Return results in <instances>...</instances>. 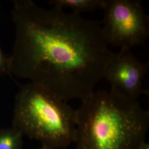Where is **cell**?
<instances>
[{"mask_svg": "<svg viewBox=\"0 0 149 149\" xmlns=\"http://www.w3.org/2000/svg\"><path fill=\"white\" fill-rule=\"evenodd\" d=\"M76 116V149H138L149 129V111L111 90L94 91Z\"/></svg>", "mask_w": 149, "mask_h": 149, "instance_id": "7a4b0ae2", "label": "cell"}, {"mask_svg": "<svg viewBox=\"0 0 149 149\" xmlns=\"http://www.w3.org/2000/svg\"><path fill=\"white\" fill-rule=\"evenodd\" d=\"M149 63L137 59L129 49L112 53L107 62L103 78L111 85V91L125 98L137 100L145 92L143 81L148 74Z\"/></svg>", "mask_w": 149, "mask_h": 149, "instance_id": "5b68a950", "label": "cell"}, {"mask_svg": "<svg viewBox=\"0 0 149 149\" xmlns=\"http://www.w3.org/2000/svg\"><path fill=\"white\" fill-rule=\"evenodd\" d=\"M138 149H149V143H146L144 141V143L140 145Z\"/></svg>", "mask_w": 149, "mask_h": 149, "instance_id": "9c48e42d", "label": "cell"}, {"mask_svg": "<svg viewBox=\"0 0 149 149\" xmlns=\"http://www.w3.org/2000/svg\"><path fill=\"white\" fill-rule=\"evenodd\" d=\"M49 3L63 10L64 8H71L73 13L80 15L82 13L102 9L104 0H52Z\"/></svg>", "mask_w": 149, "mask_h": 149, "instance_id": "8992f818", "label": "cell"}, {"mask_svg": "<svg viewBox=\"0 0 149 149\" xmlns=\"http://www.w3.org/2000/svg\"><path fill=\"white\" fill-rule=\"evenodd\" d=\"M102 29L108 45L129 49L143 44L149 36V17L140 1L104 0Z\"/></svg>", "mask_w": 149, "mask_h": 149, "instance_id": "277c9868", "label": "cell"}, {"mask_svg": "<svg viewBox=\"0 0 149 149\" xmlns=\"http://www.w3.org/2000/svg\"><path fill=\"white\" fill-rule=\"evenodd\" d=\"M10 74V56H6L0 47V76Z\"/></svg>", "mask_w": 149, "mask_h": 149, "instance_id": "ba28073f", "label": "cell"}, {"mask_svg": "<svg viewBox=\"0 0 149 149\" xmlns=\"http://www.w3.org/2000/svg\"><path fill=\"white\" fill-rule=\"evenodd\" d=\"M13 127L50 149H65L74 142L76 110L53 93L31 82L15 97Z\"/></svg>", "mask_w": 149, "mask_h": 149, "instance_id": "3957f363", "label": "cell"}, {"mask_svg": "<svg viewBox=\"0 0 149 149\" xmlns=\"http://www.w3.org/2000/svg\"><path fill=\"white\" fill-rule=\"evenodd\" d=\"M11 14L15 38L10 74L66 102L88 98L112 53L101 22L31 0L13 1Z\"/></svg>", "mask_w": 149, "mask_h": 149, "instance_id": "6da1fadb", "label": "cell"}, {"mask_svg": "<svg viewBox=\"0 0 149 149\" xmlns=\"http://www.w3.org/2000/svg\"><path fill=\"white\" fill-rule=\"evenodd\" d=\"M38 149H49V148H48V147H47V146H43V145H42V146L40 148H39Z\"/></svg>", "mask_w": 149, "mask_h": 149, "instance_id": "30bf717a", "label": "cell"}, {"mask_svg": "<svg viewBox=\"0 0 149 149\" xmlns=\"http://www.w3.org/2000/svg\"><path fill=\"white\" fill-rule=\"evenodd\" d=\"M23 134L17 129L11 128L0 130V149H22Z\"/></svg>", "mask_w": 149, "mask_h": 149, "instance_id": "52a82bcc", "label": "cell"}]
</instances>
